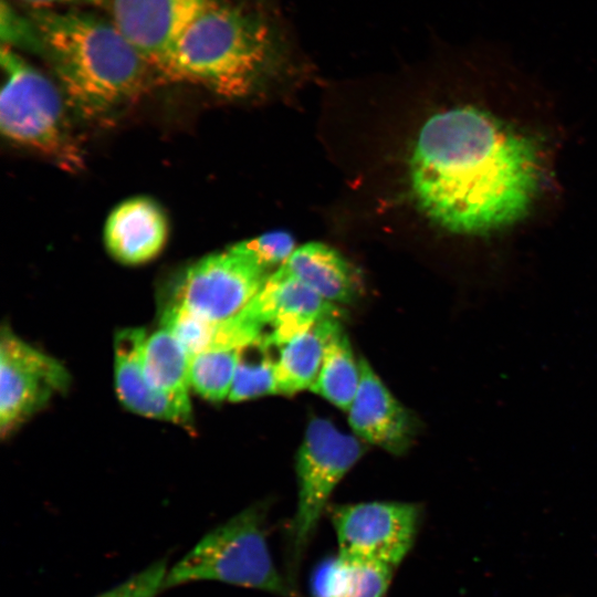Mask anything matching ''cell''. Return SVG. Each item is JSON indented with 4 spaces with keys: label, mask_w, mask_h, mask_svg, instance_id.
Returning <instances> with one entry per match:
<instances>
[{
    "label": "cell",
    "mask_w": 597,
    "mask_h": 597,
    "mask_svg": "<svg viewBox=\"0 0 597 597\" xmlns=\"http://www.w3.org/2000/svg\"><path fill=\"white\" fill-rule=\"evenodd\" d=\"M488 95L430 116L409 160L425 214L458 235L492 240L523 226L553 182L549 132Z\"/></svg>",
    "instance_id": "1"
},
{
    "label": "cell",
    "mask_w": 597,
    "mask_h": 597,
    "mask_svg": "<svg viewBox=\"0 0 597 597\" xmlns=\"http://www.w3.org/2000/svg\"><path fill=\"white\" fill-rule=\"evenodd\" d=\"M283 31L264 13L212 0L179 34L156 71L167 80L241 97L283 63Z\"/></svg>",
    "instance_id": "2"
},
{
    "label": "cell",
    "mask_w": 597,
    "mask_h": 597,
    "mask_svg": "<svg viewBox=\"0 0 597 597\" xmlns=\"http://www.w3.org/2000/svg\"><path fill=\"white\" fill-rule=\"evenodd\" d=\"M44 56L62 91L86 114L137 96L150 65L113 21L75 9H32Z\"/></svg>",
    "instance_id": "3"
},
{
    "label": "cell",
    "mask_w": 597,
    "mask_h": 597,
    "mask_svg": "<svg viewBox=\"0 0 597 597\" xmlns=\"http://www.w3.org/2000/svg\"><path fill=\"white\" fill-rule=\"evenodd\" d=\"M265 502L254 503L207 532L168 568L163 591L197 582H219L297 597L276 568L268 543Z\"/></svg>",
    "instance_id": "4"
},
{
    "label": "cell",
    "mask_w": 597,
    "mask_h": 597,
    "mask_svg": "<svg viewBox=\"0 0 597 597\" xmlns=\"http://www.w3.org/2000/svg\"><path fill=\"white\" fill-rule=\"evenodd\" d=\"M0 128L12 143L77 170L83 156L70 133L57 86L18 51L1 46Z\"/></svg>",
    "instance_id": "5"
},
{
    "label": "cell",
    "mask_w": 597,
    "mask_h": 597,
    "mask_svg": "<svg viewBox=\"0 0 597 597\" xmlns=\"http://www.w3.org/2000/svg\"><path fill=\"white\" fill-rule=\"evenodd\" d=\"M364 446L332 421L314 418L296 454V509L285 532L284 576L297 589L298 572L337 484L360 459Z\"/></svg>",
    "instance_id": "6"
},
{
    "label": "cell",
    "mask_w": 597,
    "mask_h": 597,
    "mask_svg": "<svg viewBox=\"0 0 597 597\" xmlns=\"http://www.w3.org/2000/svg\"><path fill=\"white\" fill-rule=\"evenodd\" d=\"M422 519L417 503L373 501L335 506L338 553L396 568L411 551Z\"/></svg>",
    "instance_id": "7"
},
{
    "label": "cell",
    "mask_w": 597,
    "mask_h": 597,
    "mask_svg": "<svg viewBox=\"0 0 597 597\" xmlns=\"http://www.w3.org/2000/svg\"><path fill=\"white\" fill-rule=\"evenodd\" d=\"M249 256L229 248L189 265L172 282L165 303L221 322L239 314L270 275Z\"/></svg>",
    "instance_id": "8"
},
{
    "label": "cell",
    "mask_w": 597,
    "mask_h": 597,
    "mask_svg": "<svg viewBox=\"0 0 597 597\" xmlns=\"http://www.w3.org/2000/svg\"><path fill=\"white\" fill-rule=\"evenodd\" d=\"M0 429L4 437L69 385L54 358L3 329L0 345Z\"/></svg>",
    "instance_id": "9"
},
{
    "label": "cell",
    "mask_w": 597,
    "mask_h": 597,
    "mask_svg": "<svg viewBox=\"0 0 597 597\" xmlns=\"http://www.w3.org/2000/svg\"><path fill=\"white\" fill-rule=\"evenodd\" d=\"M240 314L261 333L260 344L279 348L316 322L341 310L280 266Z\"/></svg>",
    "instance_id": "10"
},
{
    "label": "cell",
    "mask_w": 597,
    "mask_h": 597,
    "mask_svg": "<svg viewBox=\"0 0 597 597\" xmlns=\"http://www.w3.org/2000/svg\"><path fill=\"white\" fill-rule=\"evenodd\" d=\"M212 0H112L113 22L155 70Z\"/></svg>",
    "instance_id": "11"
},
{
    "label": "cell",
    "mask_w": 597,
    "mask_h": 597,
    "mask_svg": "<svg viewBox=\"0 0 597 597\" xmlns=\"http://www.w3.org/2000/svg\"><path fill=\"white\" fill-rule=\"evenodd\" d=\"M359 386L348 409V422L360 439L399 455L411 446L416 425L368 362L360 357Z\"/></svg>",
    "instance_id": "12"
},
{
    "label": "cell",
    "mask_w": 597,
    "mask_h": 597,
    "mask_svg": "<svg viewBox=\"0 0 597 597\" xmlns=\"http://www.w3.org/2000/svg\"><path fill=\"white\" fill-rule=\"evenodd\" d=\"M146 334L128 328L115 337V384L122 402L130 410L180 425L191 422L188 395H168L154 389L144 371Z\"/></svg>",
    "instance_id": "13"
},
{
    "label": "cell",
    "mask_w": 597,
    "mask_h": 597,
    "mask_svg": "<svg viewBox=\"0 0 597 597\" xmlns=\"http://www.w3.org/2000/svg\"><path fill=\"white\" fill-rule=\"evenodd\" d=\"M168 238L164 210L148 197L122 201L108 214L104 243L108 253L125 264H140L161 252Z\"/></svg>",
    "instance_id": "14"
},
{
    "label": "cell",
    "mask_w": 597,
    "mask_h": 597,
    "mask_svg": "<svg viewBox=\"0 0 597 597\" xmlns=\"http://www.w3.org/2000/svg\"><path fill=\"white\" fill-rule=\"evenodd\" d=\"M281 266L333 304L350 303L357 295L354 270L336 250L324 243L297 247Z\"/></svg>",
    "instance_id": "15"
},
{
    "label": "cell",
    "mask_w": 597,
    "mask_h": 597,
    "mask_svg": "<svg viewBox=\"0 0 597 597\" xmlns=\"http://www.w3.org/2000/svg\"><path fill=\"white\" fill-rule=\"evenodd\" d=\"M341 328L338 316L325 317L277 348V394L292 395L312 389L318 377L326 347Z\"/></svg>",
    "instance_id": "16"
},
{
    "label": "cell",
    "mask_w": 597,
    "mask_h": 597,
    "mask_svg": "<svg viewBox=\"0 0 597 597\" xmlns=\"http://www.w3.org/2000/svg\"><path fill=\"white\" fill-rule=\"evenodd\" d=\"M395 569L337 553L321 562L311 578L312 597H385Z\"/></svg>",
    "instance_id": "17"
},
{
    "label": "cell",
    "mask_w": 597,
    "mask_h": 597,
    "mask_svg": "<svg viewBox=\"0 0 597 597\" xmlns=\"http://www.w3.org/2000/svg\"><path fill=\"white\" fill-rule=\"evenodd\" d=\"M144 371L149 385L164 394L188 395L191 355L166 327L146 338Z\"/></svg>",
    "instance_id": "18"
},
{
    "label": "cell",
    "mask_w": 597,
    "mask_h": 597,
    "mask_svg": "<svg viewBox=\"0 0 597 597\" xmlns=\"http://www.w3.org/2000/svg\"><path fill=\"white\" fill-rule=\"evenodd\" d=\"M359 364L343 327L329 341L312 391L348 411L359 386Z\"/></svg>",
    "instance_id": "19"
},
{
    "label": "cell",
    "mask_w": 597,
    "mask_h": 597,
    "mask_svg": "<svg viewBox=\"0 0 597 597\" xmlns=\"http://www.w3.org/2000/svg\"><path fill=\"white\" fill-rule=\"evenodd\" d=\"M240 349H209L191 357L190 386L209 400L229 397Z\"/></svg>",
    "instance_id": "20"
},
{
    "label": "cell",
    "mask_w": 597,
    "mask_h": 597,
    "mask_svg": "<svg viewBox=\"0 0 597 597\" xmlns=\"http://www.w3.org/2000/svg\"><path fill=\"white\" fill-rule=\"evenodd\" d=\"M269 349L259 343L240 349L229 400L242 401L277 394L275 359L269 355Z\"/></svg>",
    "instance_id": "21"
},
{
    "label": "cell",
    "mask_w": 597,
    "mask_h": 597,
    "mask_svg": "<svg viewBox=\"0 0 597 597\" xmlns=\"http://www.w3.org/2000/svg\"><path fill=\"white\" fill-rule=\"evenodd\" d=\"M163 327L168 328L192 356L214 349L218 324L175 304L165 303Z\"/></svg>",
    "instance_id": "22"
},
{
    "label": "cell",
    "mask_w": 597,
    "mask_h": 597,
    "mask_svg": "<svg viewBox=\"0 0 597 597\" xmlns=\"http://www.w3.org/2000/svg\"><path fill=\"white\" fill-rule=\"evenodd\" d=\"M230 248L249 256L268 271L283 265L296 249L294 238L285 231L268 232Z\"/></svg>",
    "instance_id": "23"
},
{
    "label": "cell",
    "mask_w": 597,
    "mask_h": 597,
    "mask_svg": "<svg viewBox=\"0 0 597 597\" xmlns=\"http://www.w3.org/2000/svg\"><path fill=\"white\" fill-rule=\"evenodd\" d=\"M0 36L3 46L42 54L41 38L31 15L20 13L6 0L1 1Z\"/></svg>",
    "instance_id": "24"
},
{
    "label": "cell",
    "mask_w": 597,
    "mask_h": 597,
    "mask_svg": "<svg viewBox=\"0 0 597 597\" xmlns=\"http://www.w3.org/2000/svg\"><path fill=\"white\" fill-rule=\"evenodd\" d=\"M168 568L167 559H158L119 585L95 597H156L163 593Z\"/></svg>",
    "instance_id": "25"
},
{
    "label": "cell",
    "mask_w": 597,
    "mask_h": 597,
    "mask_svg": "<svg viewBox=\"0 0 597 597\" xmlns=\"http://www.w3.org/2000/svg\"><path fill=\"white\" fill-rule=\"evenodd\" d=\"M20 1L28 3L32 9H55V7H61V6H66V4L101 6V4H104L106 0H20Z\"/></svg>",
    "instance_id": "26"
}]
</instances>
